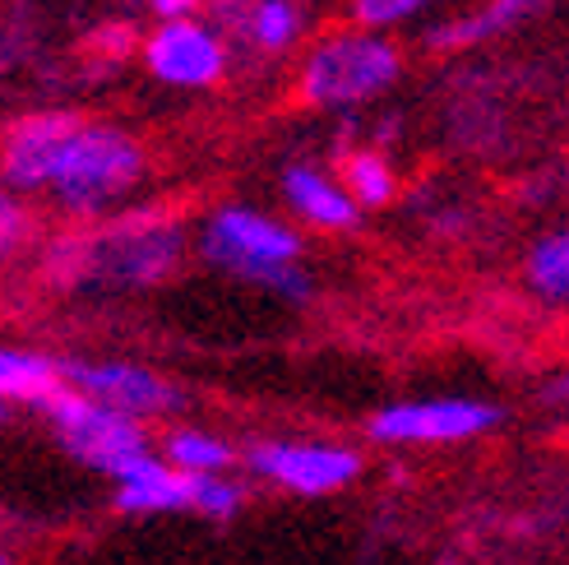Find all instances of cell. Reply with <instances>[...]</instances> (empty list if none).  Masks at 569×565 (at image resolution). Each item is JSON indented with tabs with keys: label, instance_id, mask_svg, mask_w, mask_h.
Masks as SVG:
<instances>
[{
	"label": "cell",
	"instance_id": "obj_1",
	"mask_svg": "<svg viewBox=\"0 0 569 565\" xmlns=\"http://www.w3.org/2000/svg\"><path fill=\"white\" fill-rule=\"evenodd\" d=\"M139 172H144V158H139V145L130 135L79 121L66 135V145L56 149L47 190H56V200L66 209L93 214L117 200V195H126L139 181Z\"/></svg>",
	"mask_w": 569,
	"mask_h": 565
},
{
	"label": "cell",
	"instance_id": "obj_2",
	"mask_svg": "<svg viewBox=\"0 0 569 565\" xmlns=\"http://www.w3.org/2000/svg\"><path fill=\"white\" fill-rule=\"evenodd\" d=\"M297 250L301 241L292 237V228H282V222L254 209H222L204 228V256L218 269L269 282V288L288 297H306V278L297 274Z\"/></svg>",
	"mask_w": 569,
	"mask_h": 565
},
{
	"label": "cell",
	"instance_id": "obj_3",
	"mask_svg": "<svg viewBox=\"0 0 569 565\" xmlns=\"http://www.w3.org/2000/svg\"><path fill=\"white\" fill-rule=\"evenodd\" d=\"M42 413L56 422V436H61V445L79 464L117 477V483H126L134 468H144L153 459L149 440H144V432L134 427L130 413L107 408V404L89 399V394H79L74 385L56 394Z\"/></svg>",
	"mask_w": 569,
	"mask_h": 565
},
{
	"label": "cell",
	"instance_id": "obj_4",
	"mask_svg": "<svg viewBox=\"0 0 569 565\" xmlns=\"http://www.w3.org/2000/svg\"><path fill=\"white\" fill-rule=\"evenodd\" d=\"M398 79V51L376 33L325 38L301 70V93L316 107H352Z\"/></svg>",
	"mask_w": 569,
	"mask_h": 565
},
{
	"label": "cell",
	"instance_id": "obj_5",
	"mask_svg": "<svg viewBox=\"0 0 569 565\" xmlns=\"http://www.w3.org/2000/svg\"><path fill=\"white\" fill-rule=\"evenodd\" d=\"M70 250L83 260V274L102 269V274L126 278V282H153L177 265L181 237H177L172 222H162L158 214H134V218L117 222L111 232H102L93 250L89 246H70Z\"/></svg>",
	"mask_w": 569,
	"mask_h": 565
},
{
	"label": "cell",
	"instance_id": "obj_6",
	"mask_svg": "<svg viewBox=\"0 0 569 565\" xmlns=\"http://www.w3.org/2000/svg\"><path fill=\"white\" fill-rule=\"evenodd\" d=\"M496 408L477 399H426V404H393L376 413L371 436L389 445H445V440H468L477 432L496 427Z\"/></svg>",
	"mask_w": 569,
	"mask_h": 565
},
{
	"label": "cell",
	"instance_id": "obj_7",
	"mask_svg": "<svg viewBox=\"0 0 569 565\" xmlns=\"http://www.w3.org/2000/svg\"><path fill=\"white\" fill-rule=\"evenodd\" d=\"M246 464L260 477H269V483L297 492V496H325L333 487H348L357 477V468H361L352 449H338V445H288V440L254 445Z\"/></svg>",
	"mask_w": 569,
	"mask_h": 565
},
{
	"label": "cell",
	"instance_id": "obj_8",
	"mask_svg": "<svg viewBox=\"0 0 569 565\" xmlns=\"http://www.w3.org/2000/svg\"><path fill=\"white\" fill-rule=\"evenodd\" d=\"M144 61L162 83L177 89H204L222 75V42L213 28L194 19H172L144 42Z\"/></svg>",
	"mask_w": 569,
	"mask_h": 565
},
{
	"label": "cell",
	"instance_id": "obj_9",
	"mask_svg": "<svg viewBox=\"0 0 569 565\" xmlns=\"http://www.w3.org/2000/svg\"><path fill=\"white\" fill-rule=\"evenodd\" d=\"M66 376L79 394L89 399L130 413V417H153L177 404V394L167 389V380H158L144 366H126V361H93V366H66Z\"/></svg>",
	"mask_w": 569,
	"mask_h": 565
},
{
	"label": "cell",
	"instance_id": "obj_10",
	"mask_svg": "<svg viewBox=\"0 0 569 565\" xmlns=\"http://www.w3.org/2000/svg\"><path fill=\"white\" fill-rule=\"evenodd\" d=\"M74 126L79 121L66 117V111H38V117L14 121L6 135V181L14 190H47L56 149L66 145Z\"/></svg>",
	"mask_w": 569,
	"mask_h": 565
},
{
	"label": "cell",
	"instance_id": "obj_11",
	"mask_svg": "<svg viewBox=\"0 0 569 565\" xmlns=\"http://www.w3.org/2000/svg\"><path fill=\"white\" fill-rule=\"evenodd\" d=\"M209 473H186L177 464L149 459L144 468H134L126 483H117V505L130 515H158V511H199L204 500Z\"/></svg>",
	"mask_w": 569,
	"mask_h": 565
},
{
	"label": "cell",
	"instance_id": "obj_12",
	"mask_svg": "<svg viewBox=\"0 0 569 565\" xmlns=\"http://www.w3.org/2000/svg\"><path fill=\"white\" fill-rule=\"evenodd\" d=\"M282 195H288V205L306 218V222H316V228H352L357 222V200L343 190V186H333L329 177H320L316 167H288V177H282Z\"/></svg>",
	"mask_w": 569,
	"mask_h": 565
},
{
	"label": "cell",
	"instance_id": "obj_13",
	"mask_svg": "<svg viewBox=\"0 0 569 565\" xmlns=\"http://www.w3.org/2000/svg\"><path fill=\"white\" fill-rule=\"evenodd\" d=\"M66 380H70L66 366H56V361L42 357V353H19V348L0 353V394H6L10 404L47 408L56 394L70 389Z\"/></svg>",
	"mask_w": 569,
	"mask_h": 565
},
{
	"label": "cell",
	"instance_id": "obj_14",
	"mask_svg": "<svg viewBox=\"0 0 569 565\" xmlns=\"http://www.w3.org/2000/svg\"><path fill=\"white\" fill-rule=\"evenodd\" d=\"M547 0H491L487 10H477L472 19H459V23H445L431 33V47L436 51H453V47H472V42H487L496 33H505V28L523 23L528 14H537Z\"/></svg>",
	"mask_w": 569,
	"mask_h": 565
},
{
	"label": "cell",
	"instance_id": "obj_15",
	"mask_svg": "<svg viewBox=\"0 0 569 565\" xmlns=\"http://www.w3.org/2000/svg\"><path fill=\"white\" fill-rule=\"evenodd\" d=\"M528 282L542 297H569V228L551 232L532 246L528 256Z\"/></svg>",
	"mask_w": 569,
	"mask_h": 565
},
{
	"label": "cell",
	"instance_id": "obj_16",
	"mask_svg": "<svg viewBox=\"0 0 569 565\" xmlns=\"http://www.w3.org/2000/svg\"><path fill=\"white\" fill-rule=\"evenodd\" d=\"M246 28H250L254 47L282 51V47H292V42H297V33H301V14H297L292 0H254Z\"/></svg>",
	"mask_w": 569,
	"mask_h": 565
},
{
	"label": "cell",
	"instance_id": "obj_17",
	"mask_svg": "<svg viewBox=\"0 0 569 565\" xmlns=\"http://www.w3.org/2000/svg\"><path fill=\"white\" fill-rule=\"evenodd\" d=\"M167 459L186 473H218L222 464H232V449L204 432H172L167 436Z\"/></svg>",
	"mask_w": 569,
	"mask_h": 565
},
{
	"label": "cell",
	"instance_id": "obj_18",
	"mask_svg": "<svg viewBox=\"0 0 569 565\" xmlns=\"http://www.w3.org/2000/svg\"><path fill=\"white\" fill-rule=\"evenodd\" d=\"M343 177H348V195L366 209L385 205L393 195V172H389V162L380 153H352L343 162Z\"/></svg>",
	"mask_w": 569,
	"mask_h": 565
},
{
	"label": "cell",
	"instance_id": "obj_19",
	"mask_svg": "<svg viewBox=\"0 0 569 565\" xmlns=\"http://www.w3.org/2000/svg\"><path fill=\"white\" fill-rule=\"evenodd\" d=\"M421 6H431V0H352V19L361 28H389V23H403L408 14H417Z\"/></svg>",
	"mask_w": 569,
	"mask_h": 565
},
{
	"label": "cell",
	"instance_id": "obj_20",
	"mask_svg": "<svg viewBox=\"0 0 569 565\" xmlns=\"http://www.w3.org/2000/svg\"><path fill=\"white\" fill-rule=\"evenodd\" d=\"M149 6L162 23H172V19H190V10L199 6V0H149Z\"/></svg>",
	"mask_w": 569,
	"mask_h": 565
},
{
	"label": "cell",
	"instance_id": "obj_21",
	"mask_svg": "<svg viewBox=\"0 0 569 565\" xmlns=\"http://www.w3.org/2000/svg\"><path fill=\"white\" fill-rule=\"evenodd\" d=\"M93 42H98L102 51H111V56H121V51H130V28H102Z\"/></svg>",
	"mask_w": 569,
	"mask_h": 565
},
{
	"label": "cell",
	"instance_id": "obj_22",
	"mask_svg": "<svg viewBox=\"0 0 569 565\" xmlns=\"http://www.w3.org/2000/svg\"><path fill=\"white\" fill-rule=\"evenodd\" d=\"M560 394H565V399H569V380H560Z\"/></svg>",
	"mask_w": 569,
	"mask_h": 565
}]
</instances>
